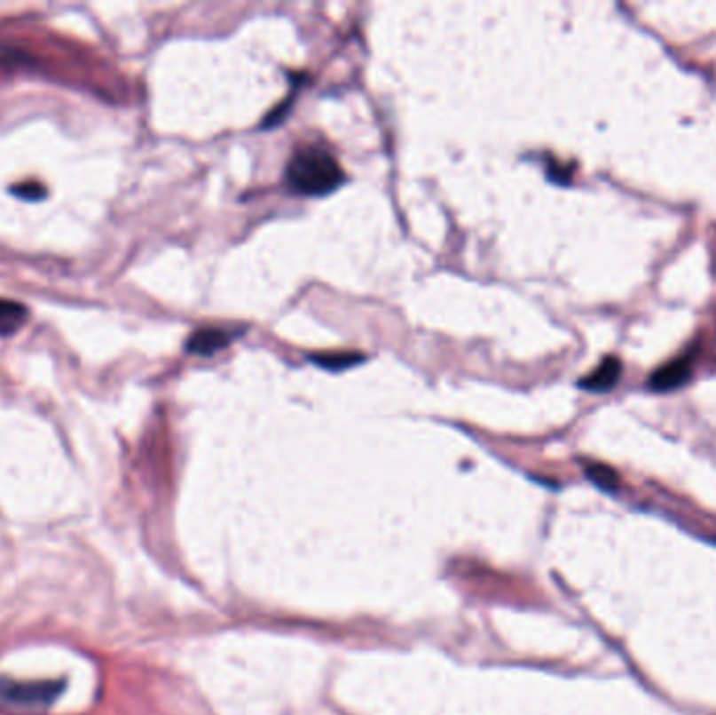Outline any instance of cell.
I'll return each instance as SVG.
<instances>
[{
  "instance_id": "cell-1",
  "label": "cell",
  "mask_w": 716,
  "mask_h": 715,
  "mask_svg": "<svg viewBox=\"0 0 716 715\" xmlns=\"http://www.w3.org/2000/svg\"><path fill=\"white\" fill-rule=\"evenodd\" d=\"M285 179L295 194L327 195L342 185L343 171L327 149L302 147L291 155Z\"/></svg>"
},
{
  "instance_id": "cell-2",
  "label": "cell",
  "mask_w": 716,
  "mask_h": 715,
  "mask_svg": "<svg viewBox=\"0 0 716 715\" xmlns=\"http://www.w3.org/2000/svg\"><path fill=\"white\" fill-rule=\"evenodd\" d=\"M63 682H20L0 678V705L46 707L61 695Z\"/></svg>"
},
{
  "instance_id": "cell-3",
  "label": "cell",
  "mask_w": 716,
  "mask_h": 715,
  "mask_svg": "<svg viewBox=\"0 0 716 715\" xmlns=\"http://www.w3.org/2000/svg\"><path fill=\"white\" fill-rule=\"evenodd\" d=\"M239 331H229L224 328H201L195 330L193 334L189 336V340L185 342V351L189 354H200V357H209V354H216L220 348L229 346L231 340L237 338Z\"/></svg>"
},
{
  "instance_id": "cell-4",
  "label": "cell",
  "mask_w": 716,
  "mask_h": 715,
  "mask_svg": "<svg viewBox=\"0 0 716 715\" xmlns=\"http://www.w3.org/2000/svg\"><path fill=\"white\" fill-rule=\"evenodd\" d=\"M691 376V357L674 359L665 368H660L654 376L649 377V388L657 393L674 391V388L683 386Z\"/></svg>"
},
{
  "instance_id": "cell-5",
  "label": "cell",
  "mask_w": 716,
  "mask_h": 715,
  "mask_svg": "<svg viewBox=\"0 0 716 715\" xmlns=\"http://www.w3.org/2000/svg\"><path fill=\"white\" fill-rule=\"evenodd\" d=\"M620 374H622V365L616 357H605L602 363H599V368L595 371H591L589 376L582 377L578 382L580 388H585V391H591V393H605V391H612L616 386V382L620 380Z\"/></svg>"
},
{
  "instance_id": "cell-6",
  "label": "cell",
  "mask_w": 716,
  "mask_h": 715,
  "mask_svg": "<svg viewBox=\"0 0 716 715\" xmlns=\"http://www.w3.org/2000/svg\"><path fill=\"white\" fill-rule=\"evenodd\" d=\"M28 309L17 300L0 298V336H11L26 323Z\"/></svg>"
},
{
  "instance_id": "cell-7",
  "label": "cell",
  "mask_w": 716,
  "mask_h": 715,
  "mask_svg": "<svg viewBox=\"0 0 716 715\" xmlns=\"http://www.w3.org/2000/svg\"><path fill=\"white\" fill-rule=\"evenodd\" d=\"M311 361L317 363L319 368L337 371V369L352 368V365L363 361V357H360L358 353H319V354H312Z\"/></svg>"
},
{
  "instance_id": "cell-8",
  "label": "cell",
  "mask_w": 716,
  "mask_h": 715,
  "mask_svg": "<svg viewBox=\"0 0 716 715\" xmlns=\"http://www.w3.org/2000/svg\"><path fill=\"white\" fill-rule=\"evenodd\" d=\"M586 476H589L595 485L602 487V489H614V487L618 485V476H616L614 470L602 466V464H591V466H586Z\"/></svg>"
},
{
  "instance_id": "cell-9",
  "label": "cell",
  "mask_w": 716,
  "mask_h": 715,
  "mask_svg": "<svg viewBox=\"0 0 716 715\" xmlns=\"http://www.w3.org/2000/svg\"><path fill=\"white\" fill-rule=\"evenodd\" d=\"M11 191H13L15 195L23 197V200H28V202L43 200V197L46 195V189L40 183H23V185H17V187H13Z\"/></svg>"
}]
</instances>
